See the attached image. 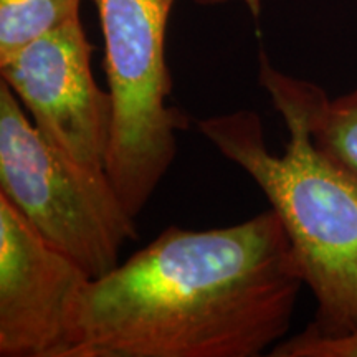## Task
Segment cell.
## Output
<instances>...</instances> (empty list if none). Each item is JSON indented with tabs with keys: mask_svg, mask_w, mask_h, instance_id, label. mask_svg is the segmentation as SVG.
<instances>
[{
	"mask_svg": "<svg viewBox=\"0 0 357 357\" xmlns=\"http://www.w3.org/2000/svg\"><path fill=\"white\" fill-rule=\"evenodd\" d=\"M303 281L268 208L211 230L169 227L79 294L68 357H258L291 326Z\"/></svg>",
	"mask_w": 357,
	"mask_h": 357,
	"instance_id": "1",
	"label": "cell"
},
{
	"mask_svg": "<svg viewBox=\"0 0 357 357\" xmlns=\"http://www.w3.org/2000/svg\"><path fill=\"white\" fill-rule=\"evenodd\" d=\"M258 82L283 118V153L266 147L261 116L238 109L205 118L199 131L223 158L248 174L287 230L303 281L318 311L307 336L357 333V174L321 153L311 139L294 77L260 52Z\"/></svg>",
	"mask_w": 357,
	"mask_h": 357,
	"instance_id": "2",
	"label": "cell"
},
{
	"mask_svg": "<svg viewBox=\"0 0 357 357\" xmlns=\"http://www.w3.org/2000/svg\"><path fill=\"white\" fill-rule=\"evenodd\" d=\"M105 40L113 100L106 174L134 218L144 211L177 155L189 118L169 106L167 25L176 0H93Z\"/></svg>",
	"mask_w": 357,
	"mask_h": 357,
	"instance_id": "3",
	"label": "cell"
},
{
	"mask_svg": "<svg viewBox=\"0 0 357 357\" xmlns=\"http://www.w3.org/2000/svg\"><path fill=\"white\" fill-rule=\"evenodd\" d=\"M0 195L91 278L114 270L123 245L137 238L136 218L108 174L89 171L56 149L2 79Z\"/></svg>",
	"mask_w": 357,
	"mask_h": 357,
	"instance_id": "4",
	"label": "cell"
},
{
	"mask_svg": "<svg viewBox=\"0 0 357 357\" xmlns=\"http://www.w3.org/2000/svg\"><path fill=\"white\" fill-rule=\"evenodd\" d=\"M93 50L75 17L0 61V79L56 149L89 171L106 172L113 100L93 77Z\"/></svg>",
	"mask_w": 357,
	"mask_h": 357,
	"instance_id": "5",
	"label": "cell"
},
{
	"mask_svg": "<svg viewBox=\"0 0 357 357\" xmlns=\"http://www.w3.org/2000/svg\"><path fill=\"white\" fill-rule=\"evenodd\" d=\"M89 280L0 195V357H68Z\"/></svg>",
	"mask_w": 357,
	"mask_h": 357,
	"instance_id": "6",
	"label": "cell"
},
{
	"mask_svg": "<svg viewBox=\"0 0 357 357\" xmlns=\"http://www.w3.org/2000/svg\"><path fill=\"white\" fill-rule=\"evenodd\" d=\"M311 139L321 153L357 174V88L329 98L318 84L294 78Z\"/></svg>",
	"mask_w": 357,
	"mask_h": 357,
	"instance_id": "7",
	"label": "cell"
},
{
	"mask_svg": "<svg viewBox=\"0 0 357 357\" xmlns=\"http://www.w3.org/2000/svg\"><path fill=\"white\" fill-rule=\"evenodd\" d=\"M82 0H0V61L79 17Z\"/></svg>",
	"mask_w": 357,
	"mask_h": 357,
	"instance_id": "8",
	"label": "cell"
},
{
	"mask_svg": "<svg viewBox=\"0 0 357 357\" xmlns=\"http://www.w3.org/2000/svg\"><path fill=\"white\" fill-rule=\"evenodd\" d=\"M273 357H357V333L341 337L307 336L305 333L283 339Z\"/></svg>",
	"mask_w": 357,
	"mask_h": 357,
	"instance_id": "9",
	"label": "cell"
},
{
	"mask_svg": "<svg viewBox=\"0 0 357 357\" xmlns=\"http://www.w3.org/2000/svg\"><path fill=\"white\" fill-rule=\"evenodd\" d=\"M195 3H199V6H222V3H227V2H234V0H194ZM240 2L247 3L250 10L253 13L260 12V6H261V0H240Z\"/></svg>",
	"mask_w": 357,
	"mask_h": 357,
	"instance_id": "10",
	"label": "cell"
}]
</instances>
